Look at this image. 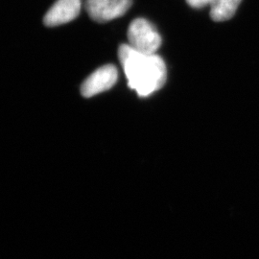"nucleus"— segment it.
<instances>
[{"label":"nucleus","instance_id":"obj_1","mask_svg":"<svg viewBox=\"0 0 259 259\" xmlns=\"http://www.w3.org/2000/svg\"><path fill=\"white\" fill-rule=\"evenodd\" d=\"M118 58L130 89L135 90L140 97L156 93L166 82V65L157 54H144L129 45H122Z\"/></svg>","mask_w":259,"mask_h":259},{"label":"nucleus","instance_id":"obj_7","mask_svg":"<svg viewBox=\"0 0 259 259\" xmlns=\"http://www.w3.org/2000/svg\"><path fill=\"white\" fill-rule=\"evenodd\" d=\"M186 2L192 7V8H203L206 5H209L211 0H186Z\"/></svg>","mask_w":259,"mask_h":259},{"label":"nucleus","instance_id":"obj_5","mask_svg":"<svg viewBox=\"0 0 259 259\" xmlns=\"http://www.w3.org/2000/svg\"><path fill=\"white\" fill-rule=\"evenodd\" d=\"M81 11V0H57L47 11L44 23L48 27H55L76 19Z\"/></svg>","mask_w":259,"mask_h":259},{"label":"nucleus","instance_id":"obj_4","mask_svg":"<svg viewBox=\"0 0 259 259\" xmlns=\"http://www.w3.org/2000/svg\"><path fill=\"white\" fill-rule=\"evenodd\" d=\"M118 79L117 68L112 65H104L90 75L81 85L83 97L91 98L94 95L111 89Z\"/></svg>","mask_w":259,"mask_h":259},{"label":"nucleus","instance_id":"obj_6","mask_svg":"<svg viewBox=\"0 0 259 259\" xmlns=\"http://www.w3.org/2000/svg\"><path fill=\"white\" fill-rule=\"evenodd\" d=\"M242 0H211L210 17L214 21L221 22L232 19Z\"/></svg>","mask_w":259,"mask_h":259},{"label":"nucleus","instance_id":"obj_2","mask_svg":"<svg viewBox=\"0 0 259 259\" xmlns=\"http://www.w3.org/2000/svg\"><path fill=\"white\" fill-rule=\"evenodd\" d=\"M130 47L144 54H156L161 45L157 29L146 19H135L128 29Z\"/></svg>","mask_w":259,"mask_h":259},{"label":"nucleus","instance_id":"obj_3","mask_svg":"<svg viewBox=\"0 0 259 259\" xmlns=\"http://www.w3.org/2000/svg\"><path fill=\"white\" fill-rule=\"evenodd\" d=\"M132 3V0H87L85 9L92 19L103 23L122 17Z\"/></svg>","mask_w":259,"mask_h":259}]
</instances>
